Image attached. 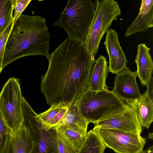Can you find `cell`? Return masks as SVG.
<instances>
[{"label":"cell","mask_w":153,"mask_h":153,"mask_svg":"<svg viewBox=\"0 0 153 153\" xmlns=\"http://www.w3.org/2000/svg\"><path fill=\"white\" fill-rule=\"evenodd\" d=\"M49 65L41 78V91L51 106H69L86 91L96 60L83 43L68 36L47 58Z\"/></svg>","instance_id":"obj_1"},{"label":"cell","mask_w":153,"mask_h":153,"mask_svg":"<svg viewBox=\"0 0 153 153\" xmlns=\"http://www.w3.org/2000/svg\"><path fill=\"white\" fill-rule=\"evenodd\" d=\"M46 19L41 16L22 14L14 25L7 39L2 68L21 57L49 56L50 35Z\"/></svg>","instance_id":"obj_2"},{"label":"cell","mask_w":153,"mask_h":153,"mask_svg":"<svg viewBox=\"0 0 153 153\" xmlns=\"http://www.w3.org/2000/svg\"><path fill=\"white\" fill-rule=\"evenodd\" d=\"M74 104L80 113L93 123L120 113L129 106L108 90H87Z\"/></svg>","instance_id":"obj_3"},{"label":"cell","mask_w":153,"mask_h":153,"mask_svg":"<svg viewBox=\"0 0 153 153\" xmlns=\"http://www.w3.org/2000/svg\"><path fill=\"white\" fill-rule=\"evenodd\" d=\"M96 6V0H69L53 25L64 30L71 39L83 43Z\"/></svg>","instance_id":"obj_4"},{"label":"cell","mask_w":153,"mask_h":153,"mask_svg":"<svg viewBox=\"0 0 153 153\" xmlns=\"http://www.w3.org/2000/svg\"><path fill=\"white\" fill-rule=\"evenodd\" d=\"M121 13L117 1L114 0H96L94 15L83 43L89 54L94 56L97 53L104 35Z\"/></svg>","instance_id":"obj_5"},{"label":"cell","mask_w":153,"mask_h":153,"mask_svg":"<svg viewBox=\"0 0 153 153\" xmlns=\"http://www.w3.org/2000/svg\"><path fill=\"white\" fill-rule=\"evenodd\" d=\"M20 85L19 78H10L0 92V113L12 132L19 128L23 121Z\"/></svg>","instance_id":"obj_6"},{"label":"cell","mask_w":153,"mask_h":153,"mask_svg":"<svg viewBox=\"0 0 153 153\" xmlns=\"http://www.w3.org/2000/svg\"><path fill=\"white\" fill-rule=\"evenodd\" d=\"M94 131L106 146L117 153H139L146 139L140 134L111 128L94 127Z\"/></svg>","instance_id":"obj_7"},{"label":"cell","mask_w":153,"mask_h":153,"mask_svg":"<svg viewBox=\"0 0 153 153\" xmlns=\"http://www.w3.org/2000/svg\"><path fill=\"white\" fill-rule=\"evenodd\" d=\"M137 76L136 71L126 68L117 74L112 91L124 103L131 106H137L142 95L136 82Z\"/></svg>","instance_id":"obj_8"},{"label":"cell","mask_w":153,"mask_h":153,"mask_svg":"<svg viewBox=\"0 0 153 153\" xmlns=\"http://www.w3.org/2000/svg\"><path fill=\"white\" fill-rule=\"evenodd\" d=\"M93 123L94 127L113 129L140 134L142 133L137 106L129 105L124 111Z\"/></svg>","instance_id":"obj_9"},{"label":"cell","mask_w":153,"mask_h":153,"mask_svg":"<svg viewBox=\"0 0 153 153\" xmlns=\"http://www.w3.org/2000/svg\"><path fill=\"white\" fill-rule=\"evenodd\" d=\"M30 132L32 146L29 153H59L55 127L47 130L40 124Z\"/></svg>","instance_id":"obj_10"},{"label":"cell","mask_w":153,"mask_h":153,"mask_svg":"<svg viewBox=\"0 0 153 153\" xmlns=\"http://www.w3.org/2000/svg\"><path fill=\"white\" fill-rule=\"evenodd\" d=\"M104 45L109 56L108 72L117 74L126 68L128 61L114 30L110 29L106 33Z\"/></svg>","instance_id":"obj_11"},{"label":"cell","mask_w":153,"mask_h":153,"mask_svg":"<svg viewBox=\"0 0 153 153\" xmlns=\"http://www.w3.org/2000/svg\"><path fill=\"white\" fill-rule=\"evenodd\" d=\"M153 0L142 1L139 13L135 20L127 28L125 34L127 37L153 27Z\"/></svg>","instance_id":"obj_12"},{"label":"cell","mask_w":153,"mask_h":153,"mask_svg":"<svg viewBox=\"0 0 153 153\" xmlns=\"http://www.w3.org/2000/svg\"><path fill=\"white\" fill-rule=\"evenodd\" d=\"M32 146L30 133L22 123L17 130L11 133L5 153H29Z\"/></svg>","instance_id":"obj_13"},{"label":"cell","mask_w":153,"mask_h":153,"mask_svg":"<svg viewBox=\"0 0 153 153\" xmlns=\"http://www.w3.org/2000/svg\"><path fill=\"white\" fill-rule=\"evenodd\" d=\"M150 48L143 43L138 46L135 62L137 67L136 71L142 85L146 86L152 76L153 62L150 53Z\"/></svg>","instance_id":"obj_14"},{"label":"cell","mask_w":153,"mask_h":153,"mask_svg":"<svg viewBox=\"0 0 153 153\" xmlns=\"http://www.w3.org/2000/svg\"><path fill=\"white\" fill-rule=\"evenodd\" d=\"M108 67L106 58L101 55L96 61L90 76L87 90L94 91L108 90L106 84Z\"/></svg>","instance_id":"obj_15"},{"label":"cell","mask_w":153,"mask_h":153,"mask_svg":"<svg viewBox=\"0 0 153 153\" xmlns=\"http://www.w3.org/2000/svg\"><path fill=\"white\" fill-rule=\"evenodd\" d=\"M89 123L80 113L74 103L68 106L65 116L57 126H66L85 136Z\"/></svg>","instance_id":"obj_16"},{"label":"cell","mask_w":153,"mask_h":153,"mask_svg":"<svg viewBox=\"0 0 153 153\" xmlns=\"http://www.w3.org/2000/svg\"><path fill=\"white\" fill-rule=\"evenodd\" d=\"M64 106L61 104L51 106L46 111L36 114V117L44 128L49 129L56 126L64 117L68 110Z\"/></svg>","instance_id":"obj_17"},{"label":"cell","mask_w":153,"mask_h":153,"mask_svg":"<svg viewBox=\"0 0 153 153\" xmlns=\"http://www.w3.org/2000/svg\"><path fill=\"white\" fill-rule=\"evenodd\" d=\"M138 116L142 127L149 129L153 121V102L146 92L141 95L137 105Z\"/></svg>","instance_id":"obj_18"},{"label":"cell","mask_w":153,"mask_h":153,"mask_svg":"<svg viewBox=\"0 0 153 153\" xmlns=\"http://www.w3.org/2000/svg\"><path fill=\"white\" fill-rule=\"evenodd\" d=\"M106 148L101 138L92 129L87 133L78 153H104Z\"/></svg>","instance_id":"obj_19"},{"label":"cell","mask_w":153,"mask_h":153,"mask_svg":"<svg viewBox=\"0 0 153 153\" xmlns=\"http://www.w3.org/2000/svg\"><path fill=\"white\" fill-rule=\"evenodd\" d=\"M14 0H0V34L13 22Z\"/></svg>","instance_id":"obj_20"},{"label":"cell","mask_w":153,"mask_h":153,"mask_svg":"<svg viewBox=\"0 0 153 153\" xmlns=\"http://www.w3.org/2000/svg\"><path fill=\"white\" fill-rule=\"evenodd\" d=\"M67 140L75 147L79 149L82 146L86 137L65 126H56Z\"/></svg>","instance_id":"obj_21"},{"label":"cell","mask_w":153,"mask_h":153,"mask_svg":"<svg viewBox=\"0 0 153 153\" xmlns=\"http://www.w3.org/2000/svg\"><path fill=\"white\" fill-rule=\"evenodd\" d=\"M54 127L57 133L59 153H78L79 149L74 146L57 127Z\"/></svg>","instance_id":"obj_22"},{"label":"cell","mask_w":153,"mask_h":153,"mask_svg":"<svg viewBox=\"0 0 153 153\" xmlns=\"http://www.w3.org/2000/svg\"><path fill=\"white\" fill-rule=\"evenodd\" d=\"M11 132L0 113V153H5Z\"/></svg>","instance_id":"obj_23"},{"label":"cell","mask_w":153,"mask_h":153,"mask_svg":"<svg viewBox=\"0 0 153 153\" xmlns=\"http://www.w3.org/2000/svg\"><path fill=\"white\" fill-rule=\"evenodd\" d=\"M31 1V0H14L15 11L13 25L15 23Z\"/></svg>","instance_id":"obj_24"},{"label":"cell","mask_w":153,"mask_h":153,"mask_svg":"<svg viewBox=\"0 0 153 153\" xmlns=\"http://www.w3.org/2000/svg\"><path fill=\"white\" fill-rule=\"evenodd\" d=\"M146 92L150 100L153 102V78L152 76L146 84Z\"/></svg>","instance_id":"obj_25"},{"label":"cell","mask_w":153,"mask_h":153,"mask_svg":"<svg viewBox=\"0 0 153 153\" xmlns=\"http://www.w3.org/2000/svg\"><path fill=\"white\" fill-rule=\"evenodd\" d=\"M139 153H153V146H150L145 150H143Z\"/></svg>","instance_id":"obj_26"},{"label":"cell","mask_w":153,"mask_h":153,"mask_svg":"<svg viewBox=\"0 0 153 153\" xmlns=\"http://www.w3.org/2000/svg\"><path fill=\"white\" fill-rule=\"evenodd\" d=\"M149 138L151 140H152L153 139V133H149Z\"/></svg>","instance_id":"obj_27"},{"label":"cell","mask_w":153,"mask_h":153,"mask_svg":"<svg viewBox=\"0 0 153 153\" xmlns=\"http://www.w3.org/2000/svg\"><path fill=\"white\" fill-rule=\"evenodd\" d=\"M1 34H0V35Z\"/></svg>","instance_id":"obj_28"}]
</instances>
